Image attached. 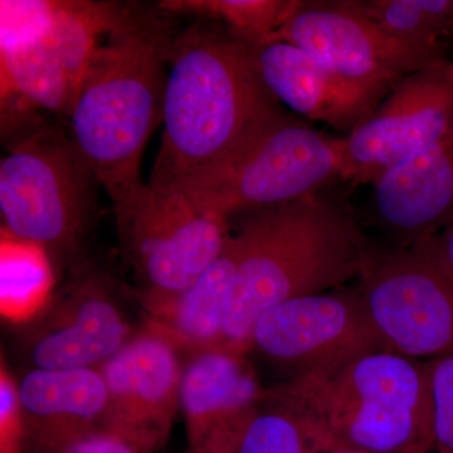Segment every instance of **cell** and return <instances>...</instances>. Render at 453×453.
Wrapping results in <instances>:
<instances>
[{
    "label": "cell",
    "instance_id": "6da1fadb",
    "mask_svg": "<svg viewBox=\"0 0 453 453\" xmlns=\"http://www.w3.org/2000/svg\"><path fill=\"white\" fill-rule=\"evenodd\" d=\"M342 187L229 220L240 256L222 349L246 353L259 316L283 301L359 280L371 242Z\"/></svg>",
    "mask_w": 453,
    "mask_h": 453
},
{
    "label": "cell",
    "instance_id": "7a4b0ae2",
    "mask_svg": "<svg viewBox=\"0 0 453 453\" xmlns=\"http://www.w3.org/2000/svg\"><path fill=\"white\" fill-rule=\"evenodd\" d=\"M285 112L259 79L249 44L188 35L172 53L162 148L149 183L168 186L222 162Z\"/></svg>",
    "mask_w": 453,
    "mask_h": 453
},
{
    "label": "cell",
    "instance_id": "3957f363",
    "mask_svg": "<svg viewBox=\"0 0 453 453\" xmlns=\"http://www.w3.org/2000/svg\"><path fill=\"white\" fill-rule=\"evenodd\" d=\"M266 398L294 414L326 453L436 449L431 360L375 351L335 371L291 378Z\"/></svg>",
    "mask_w": 453,
    "mask_h": 453
},
{
    "label": "cell",
    "instance_id": "277c9868",
    "mask_svg": "<svg viewBox=\"0 0 453 453\" xmlns=\"http://www.w3.org/2000/svg\"><path fill=\"white\" fill-rule=\"evenodd\" d=\"M163 47L135 27L101 44L68 113L71 139L113 208L142 192V151L163 121L166 76Z\"/></svg>",
    "mask_w": 453,
    "mask_h": 453
},
{
    "label": "cell",
    "instance_id": "5b68a950",
    "mask_svg": "<svg viewBox=\"0 0 453 453\" xmlns=\"http://www.w3.org/2000/svg\"><path fill=\"white\" fill-rule=\"evenodd\" d=\"M350 183L345 138L330 136L286 111L231 157L166 187L229 223Z\"/></svg>",
    "mask_w": 453,
    "mask_h": 453
},
{
    "label": "cell",
    "instance_id": "8992f818",
    "mask_svg": "<svg viewBox=\"0 0 453 453\" xmlns=\"http://www.w3.org/2000/svg\"><path fill=\"white\" fill-rule=\"evenodd\" d=\"M96 177L71 136L35 127L0 162L2 234L65 255L81 242L95 207Z\"/></svg>",
    "mask_w": 453,
    "mask_h": 453
},
{
    "label": "cell",
    "instance_id": "52a82bcc",
    "mask_svg": "<svg viewBox=\"0 0 453 453\" xmlns=\"http://www.w3.org/2000/svg\"><path fill=\"white\" fill-rule=\"evenodd\" d=\"M357 286L389 351L418 360L453 354V268L438 235L371 243Z\"/></svg>",
    "mask_w": 453,
    "mask_h": 453
},
{
    "label": "cell",
    "instance_id": "ba28073f",
    "mask_svg": "<svg viewBox=\"0 0 453 453\" xmlns=\"http://www.w3.org/2000/svg\"><path fill=\"white\" fill-rule=\"evenodd\" d=\"M115 214L122 250L142 282L140 301L186 290L219 257L231 229L174 188L150 183Z\"/></svg>",
    "mask_w": 453,
    "mask_h": 453
},
{
    "label": "cell",
    "instance_id": "9c48e42d",
    "mask_svg": "<svg viewBox=\"0 0 453 453\" xmlns=\"http://www.w3.org/2000/svg\"><path fill=\"white\" fill-rule=\"evenodd\" d=\"M250 349L288 369L291 378L335 371L388 350L357 286L295 297L267 310L253 326Z\"/></svg>",
    "mask_w": 453,
    "mask_h": 453
},
{
    "label": "cell",
    "instance_id": "30bf717a",
    "mask_svg": "<svg viewBox=\"0 0 453 453\" xmlns=\"http://www.w3.org/2000/svg\"><path fill=\"white\" fill-rule=\"evenodd\" d=\"M267 41L295 44L342 79L387 92L408 74L449 58L389 35L349 0L303 2Z\"/></svg>",
    "mask_w": 453,
    "mask_h": 453
},
{
    "label": "cell",
    "instance_id": "8fae6325",
    "mask_svg": "<svg viewBox=\"0 0 453 453\" xmlns=\"http://www.w3.org/2000/svg\"><path fill=\"white\" fill-rule=\"evenodd\" d=\"M98 369L107 395L104 432L138 453L163 449L180 412L184 360L177 347L145 326Z\"/></svg>",
    "mask_w": 453,
    "mask_h": 453
},
{
    "label": "cell",
    "instance_id": "7c38bea8",
    "mask_svg": "<svg viewBox=\"0 0 453 453\" xmlns=\"http://www.w3.org/2000/svg\"><path fill=\"white\" fill-rule=\"evenodd\" d=\"M453 125V62L408 74L349 135L351 187L372 184L408 155L441 138Z\"/></svg>",
    "mask_w": 453,
    "mask_h": 453
},
{
    "label": "cell",
    "instance_id": "4fadbf2b",
    "mask_svg": "<svg viewBox=\"0 0 453 453\" xmlns=\"http://www.w3.org/2000/svg\"><path fill=\"white\" fill-rule=\"evenodd\" d=\"M134 334L105 280L88 276L31 319L20 342L31 368L98 369Z\"/></svg>",
    "mask_w": 453,
    "mask_h": 453
},
{
    "label": "cell",
    "instance_id": "5bb4252c",
    "mask_svg": "<svg viewBox=\"0 0 453 453\" xmlns=\"http://www.w3.org/2000/svg\"><path fill=\"white\" fill-rule=\"evenodd\" d=\"M265 395L242 353L213 349L187 357L180 413L188 453H234Z\"/></svg>",
    "mask_w": 453,
    "mask_h": 453
},
{
    "label": "cell",
    "instance_id": "9a60e30c",
    "mask_svg": "<svg viewBox=\"0 0 453 453\" xmlns=\"http://www.w3.org/2000/svg\"><path fill=\"white\" fill-rule=\"evenodd\" d=\"M259 79L281 105L306 121L349 135L388 92L348 81L305 50L283 41L249 44Z\"/></svg>",
    "mask_w": 453,
    "mask_h": 453
},
{
    "label": "cell",
    "instance_id": "2e32d148",
    "mask_svg": "<svg viewBox=\"0 0 453 453\" xmlns=\"http://www.w3.org/2000/svg\"><path fill=\"white\" fill-rule=\"evenodd\" d=\"M372 187V214L390 242L437 235L453 220V125Z\"/></svg>",
    "mask_w": 453,
    "mask_h": 453
},
{
    "label": "cell",
    "instance_id": "e0dca14e",
    "mask_svg": "<svg viewBox=\"0 0 453 453\" xmlns=\"http://www.w3.org/2000/svg\"><path fill=\"white\" fill-rule=\"evenodd\" d=\"M17 383L26 453H62L104 432L107 395L100 369L29 368Z\"/></svg>",
    "mask_w": 453,
    "mask_h": 453
},
{
    "label": "cell",
    "instance_id": "ac0fdd59",
    "mask_svg": "<svg viewBox=\"0 0 453 453\" xmlns=\"http://www.w3.org/2000/svg\"><path fill=\"white\" fill-rule=\"evenodd\" d=\"M238 256L237 240L229 229L219 257L186 290L163 299L142 301L146 326L163 334L186 357L222 349Z\"/></svg>",
    "mask_w": 453,
    "mask_h": 453
},
{
    "label": "cell",
    "instance_id": "d6986e66",
    "mask_svg": "<svg viewBox=\"0 0 453 453\" xmlns=\"http://www.w3.org/2000/svg\"><path fill=\"white\" fill-rule=\"evenodd\" d=\"M0 65L2 98H17L32 109L68 118L74 98L73 83L50 40L0 50Z\"/></svg>",
    "mask_w": 453,
    "mask_h": 453
},
{
    "label": "cell",
    "instance_id": "ffe728a7",
    "mask_svg": "<svg viewBox=\"0 0 453 453\" xmlns=\"http://www.w3.org/2000/svg\"><path fill=\"white\" fill-rule=\"evenodd\" d=\"M130 27L127 16L110 3L56 2L50 44L73 83L74 95L101 46L98 38Z\"/></svg>",
    "mask_w": 453,
    "mask_h": 453
},
{
    "label": "cell",
    "instance_id": "44dd1931",
    "mask_svg": "<svg viewBox=\"0 0 453 453\" xmlns=\"http://www.w3.org/2000/svg\"><path fill=\"white\" fill-rule=\"evenodd\" d=\"M399 40L447 52L453 41V0H349Z\"/></svg>",
    "mask_w": 453,
    "mask_h": 453
},
{
    "label": "cell",
    "instance_id": "7402d4cb",
    "mask_svg": "<svg viewBox=\"0 0 453 453\" xmlns=\"http://www.w3.org/2000/svg\"><path fill=\"white\" fill-rule=\"evenodd\" d=\"M301 0H166L160 8L217 19L235 40L257 44L270 40L288 23Z\"/></svg>",
    "mask_w": 453,
    "mask_h": 453
},
{
    "label": "cell",
    "instance_id": "603a6c76",
    "mask_svg": "<svg viewBox=\"0 0 453 453\" xmlns=\"http://www.w3.org/2000/svg\"><path fill=\"white\" fill-rule=\"evenodd\" d=\"M0 249V297L8 318L35 314L52 285L49 253L35 244L2 234Z\"/></svg>",
    "mask_w": 453,
    "mask_h": 453
},
{
    "label": "cell",
    "instance_id": "cb8c5ba5",
    "mask_svg": "<svg viewBox=\"0 0 453 453\" xmlns=\"http://www.w3.org/2000/svg\"><path fill=\"white\" fill-rule=\"evenodd\" d=\"M234 453H326L299 419L273 404L256 411Z\"/></svg>",
    "mask_w": 453,
    "mask_h": 453
},
{
    "label": "cell",
    "instance_id": "d4e9b609",
    "mask_svg": "<svg viewBox=\"0 0 453 453\" xmlns=\"http://www.w3.org/2000/svg\"><path fill=\"white\" fill-rule=\"evenodd\" d=\"M55 11L56 2L50 0H2L0 50L49 41Z\"/></svg>",
    "mask_w": 453,
    "mask_h": 453
},
{
    "label": "cell",
    "instance_id": "484cf974",
    "mask_svg": "<svg viewBox=\"0 0 453 453\" xmlns=\"http://www.w3.org/2000/svg\"><path fill=\"white\" fill-rule=\"evenodd\" d=\"M0 452L26 453V429L16 377L4 359L0 369Z\"/></svg>",
    "mask_w": 453,
    "mask_h": 453
},
{
    "label": "cell",
    "instance_id": "4316f807",
    "mask_svg": "<svg viewBox=\"0 0 453 453\" xmlns=\"http://www.w3.org/2000/svg\"><path fill=\"white\" fill-rule=\"evenodd\" d=\"M432 363L434 411H436V449L453 453V354Z\"/></svg>",
    "mask_w": 453,
    "mask_h": 453
},
{
    "label": "cell",
    "instance_id": "83f0119b",
    "mask_svg": "<svg viewBox=\"0 0 453 453\" xmlns=\"http://www.w3.org/2000/svg\"><path fill=\"white\" fill-rule=\"evenodd\" d=\"M62 453H138L124 441L107 434L98 432L80 442L74 443Z\"/></svg>",
    "mask_w": 453,
    "mask_h": 453
},
{
    "label": "cell",
    "instance_id": "f1b7e54d",
    "mask_svg": "<svg viewBox=\"0 0 453 453\" xmlns=\"http://www.w3.org/2000/svg\"><path fill=\"white\" fill-rule=\"evenodd\" d=\"M437 235L438 238H440L443 250H445L447 258H449V264H451L453 268V220Z\"/></svg>",
    "mask_w": 453,
    "mask_h": 453
},
{
    "label": "cell",
    "instance_id": "f546056e",
    "mask_svg": "<svg viewBox=\"0 0 453 453\" xmlns=\"http://www.w3.org/2000/svg\"><path fill=\"white\" fill-rule=\"evenodd\" d=\"M329 453H365V452L357 451V449H334Z\"/></svg>",
    "mask_w": 453,
    "mask_h": 453
},
{
    "label": "cell",
    "instance_id": "4dcf8cb0",
    "mask_svg": "<svg viewBox=\"0 0 453 453\" xmlns=\"http://www.w3.org/2000/svg\"><path fill=\"white\" fill-rule=\"evenodd\" d=\"M423 453H440V452H434V449H432V451H428V452H423Z\"/></svg>",
    "mask_w": 453,
    "mask_h": 453
}]
</instances>
